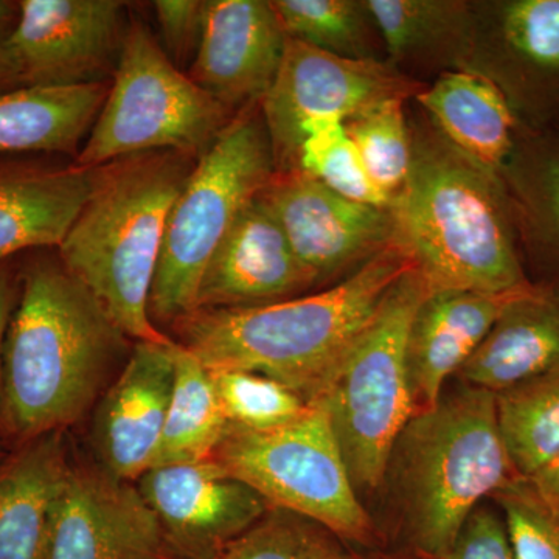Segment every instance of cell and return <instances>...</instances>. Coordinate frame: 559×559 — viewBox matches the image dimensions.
<instances>
[{
  "label": "cell",
  "mask_w": 559,
  "mask_h": 559,
  "mask_svg": "<svg viewBox=\"0 0 559 559\" xmlns=\"http://www.w3.org/2000/svg\"><path fill=\"white\" fill-rule=\"evenodd\" d=\"M414 267L395 241L322 293L193 312L178 322L180 345L210 371L263 374L308 404L320 403L389 290Z\"/></svg>",
  "instance_id": "cell-1"
},
{
  "label": "cell",
  "mask_w": 559,
  "mask_h": 559,
  "mask_svg": "<svg viewBox=\"0 0 559 559\" xmlns=\"http://www.w3.org/2000/svg\"><path fill=\"white\" fill-rule=\"evenodd\" d=\"M412 130V164L393 197L396 241L429 290L507 293L530 285L502 179L441 138Z\"/></svg>",
  "instance_id": "cell-2"
},
{
  "label": "cell",
  "mask_w": 559,
  "mask_h": 559,
  "mask_svg": "<svg viewBox=\"0 0 559 559\" xmlns=\"http://www.w3.org/2000/svg\"><path fill=\"white\" fill-rule=\"evenodd\" d=\"M124 337L62 264L36 263L25 274L3 344L0 421L25 441L79 421Z\"/></svg>",
  "instance_id": "cell-3"
},
{
  "label": "cell",
  "mask_w": 559,
  "mask_h": 559,
  "mask_svg": "<svg viewBox=\"0 0 559 559\" xmlns=\"http://www.w3.org/2000/svg\"><path fill=\"white\" fill-rule=\"evenodd\" d=\"M186 154L154 151L103 165L97 187L60 245L61 264L127 337L170 344L150 296L168 216L190 173Z\"/></svg>",
  "instance_id": "cell-4"
},
{
  "label": "cell",
  "mask_w": 559,
  "mask_h": 559,
  "mask_svg": "<svg viewBox=\"0 0 559 559\" xmlns=\"http://www.w3.org/2000/svg\"><path fill=\"white\" fill-rule=\"evenodd\" d=\"M407 538L423 559H440L481 500L521 479L500 433L496 395L469 388L414 415L390 454L388 476Z\"/></svg>",
  "instance_id": "cell-5"
},
{
  "label": "cell",
  "mask_w": 559,
  "mask_h": 559,
  "mask_svg": "<svg viewBox=\"0 0 559 559\" xmlns=\"http://www.w3.org/2000/svg\"><path fill=\"white\" fill-rule=\"evenodd\" d=\"M253 106L234 117L201 154L173 205L151 288L154 319L180 322L197 311L213 253L277 173L260 106Z\"/></svg>",
  "instance_id": "cell-6"
},
{
  "label": "cell",
  "mask_w": 559,
  "mask_h": 559,
  "mask_svg": "<svg viewBox=\"0 0 559 559\" xmlns=\"http://www.w3.org/2000/svg\"><path fill=\"white\" fill-rule=\"evenodd\" d=\"M428 293L417 267L393 285L319 403L329 412L359 495L385 484L393 444L415 415L407 378V334Z\"/></svg>",
  "instance_id": "cell-7"
},
{
  "label": "cell",
  "mask_w": 559,
  "mask_h": 559,
  "mask_svg": "<svg viewBox=\"0 0 559 559\" xmlns=\"http://www.w3.org/2000/svg\"><path fill=\"white\" fill-rule=\"evenodd\" d=\"M230 112L175 68L145 25L132 22L76 165L98 168L154 151L204 154Z\"/></svg>",
  "instance_id": "cell-8"
},
{
  "label": "cell",
  "mask_w": 559,
  "mask_h": 559,
  "mask_svg": "<svg viewBox=\"0 0 559 559\" xmlns=\"http://www.w3.org/2000/svg\"><path fill=\"white\" fill-rule=\"evenodd\" d=\"M271 507L307 518L341 540L371 546L374 525L322 404L280 428L230 426L212 457Z\"/></svg>",
  "instance_id": "cell-9"
},
{
  "label": "cell",
  "mask_w": 559,
  "mask_h": 559,
  "mask_svg": "<svg viewBox=\"0 0 559 559\" xmlns=\"http://www.w3.org/2000/svg\"><path fill=\"white\" fill-rule=\"evenodd\" d=\"M425 87L389 61L347 60L286 39L277 75L260 102L277 173L297 170L301 131L311 121H345L384 100L415 98Z\"/></svg>",
  "instance_id": "cell-10"
},
{
  "label": "cell",
  "mask_w": 559,
  "mask_h": 559,
  "mask_svg": "<svg viewBox=\"0 0 559 559\" xmlns=\"http://www.w3.org/2000/svg\"><path fill=\"white\" fill-rule=\"evenodd\" d=\"M474 3L466 68L491 81L521 130L559 121V0Z\"/></svg>",
  "instance_id": "cell-11"
},
{
  "label": "cell",
  "mask_w": 559,
  "mask_h": 559,
  "mask_svg": "<svg viewBox=\"0 0 559 559\" xmlns=\"http://www.w3.org/2000/svg\"><path fill=\"white\" fill-rule=\"evenodd\" d=\"M5 40L11 87L102 83L123 46L119 0H22Z\"/></svg>",
  "instance_id": "cell-12"
},
{
  "label": "cell",
  "mask_w": 559,
  "mask_h": 559,
  "mask_svg": "<svg viewBox=\"0 0 559 559\" xmlns=\"http://www.w3.org/2000/svg\"><path fill=\"white\" fill-rule=\"evenodd\" d=\"M260 198L319 283L352 274L396 241L390 205L347 200L300 170L275 173Z\"/></svg>",
  "instance_id": "cell-13"
},
{
  "label": "cell",
  "mask_w": 559,
  "mask_h": 559,
  "mask_svg": "<svg viewBox=\"0 0 559 559\" xmlns=\"http://www.w3.org/2000/svg\"><path fill=\"white\" fill-rule=\"evenodd\" d=\"M44 559H178L130 481L72 468L55 503Z\"/></svg>",
  "instance_id": "cell-14"
},
{
  "label": "cell",
  "mask_w": 559,
  "mask_h": 559,
  "mask_svg": "<svg viewBox=\"0 0 559 559\" xmlns=\"http://www.w3.org/2000/svg\"><path fill=\"white\" fill-rule=\"evenodd\" d=\"M139 491L178 559H218L271 509L212 459L150 469Z\"/></svg>",
  "instance_id": "cell-15"
},
{
  "label": "cell",
  "mask_w": 559,
  "mask_h": 559,
  "mask_svg": "<svg viewBox=\"0 0 559 559\" xmlns=\"http://www.w3.org/2000/svg\"><path fill=\"white\" fill-rule=\"evenodd\" d=\"M318 283V275L296 255L278 221L257 197L209 261L198 289L197 311L278 304Z\"/></svg>",
  "instance_id": "cell-16"
},
{
  "label": "cell",
  "mask_w": 559,
  "mask_h": 559,
  "mask_svg": "<svg viewBox=\"0 0 559 559\" xmlns=\"http://www.w3.org/2000/svg\"><path fill=\"white\" fill-rule=\"evenodd\" d=\"M271 2L207 0L190 79L229 110L260 105L286 46Z\"/></svg>",
  "instance_id": "cell-17"
},
{
  "label": "cell",
  "mask_w": 559,
  "mask_h": 559,
  "mask_svg": "<svg viewBox=\"0 0 559 559\" xmlns=\"http://www.w3.org/2000/svg\"><path fill=\"white\" fill-rule=\"evenodd\" d=\"M175 344L135 342L95 411L94 448L116 479L139 480L156 462L175 385Z\"/></svg>",
  "instance_id": "cell-18"
},
{
  "label": "cell",
  "mask_w": 559,
  "mask_h": 559,
  "mask_svg": "<svg viewBox=\"0 0 559 559\" xmlns=\"http://www.w3.org/2000/svg\"><path fill=\"white\" fill-rule=\"evenodd\" d=\"M530 285L496 294L429 290L407 334V378L415 415L439 404L444 382L457 377L502 311Z\"/></svg>",
  "instance_id": "cell-19"
},
{
  "label": "cell",
  "mask_w": 559,
  "mask_h": 559,
  "mask_svg": "<svg viewBox=\"0 0 559 559\" xmlns=\"http://www.w3.org/2000/svg\"><path fill=\"white\" fill-rule=\"evenodd\" d=\"M559 367V283H532L496 320L457 377L503 392Z\"/></svg>",
  "instance_id": "cell-20"
},
{
  "label": "cell",
  "mask_w": 559,
  "mask_h": 559,
  "mask_svg": "<svg viewBox=\"0 0 559 559\" xmlns=\"http://www.w3.org/2000/svg\"><path fill=\"white\" fill-rule=\"evenodd\" d=\"M500 179L525 271L539 272L536 283H559V121L543 130L520 128Z\"/></svg>",
  "instance_id": "cell-21"
},
{
  "label": "cell",
  "mask_w": 559,
  "mask_h": 559,
  "mask_svg": "<svg viewBox=\"0 0 559 559\" xmlns=\"http://www.w3.org/2000/svg\"><path fill=\"white\" fill-rule=\"evenodd\" d=\"M102 167L0 170V263L31 248L58 246L90 201Z\"/></svg>",
  "instance_id": "cell-22"
},
{
  "label": "cell",
  "mask_w": 559,
  "mask_h": 559,
  "mask_svg": "<svg viewBox=\"0 0 559 559\" xmlns=\"http://www.w3.org/2000/svg\"><path fill=\"white\" fill-rule=\"evenodd\" d=\"M415 100L441 138L500 178L520 123L491 81L469 70H450L440 73Z\"/></svg>",
  "instance_id": "cell-23"
},
{
  "label": "cell",
  "mask_w": 559,
  "mask_h": 559,
  "mask_svg": "<svg viewBox=\"0 0 559 559\" xmlns=\"http://www.w3.org/2000/svg\"><path fill=\"white\" fill-rule=\"evenodd\" d=\"M69 469L60 432L28 441L0 465V559H44Z\"/></svg>",
  "instance_id": "cell-24"
},
{
  "label": "cell",
  "mask_w": 559,
  "mask_h": 559,
  "mask_svg": "<svg viewBox=\"0 0 559 559\" xmlns=\"http://www.w3.org/2000/svg\"><path fill=\"white\" fill-rule=\"evenodd\" d=\"M390 64L463 70L474 36V3L465 0H366ZM441 72V73H443Z\"/></svg>",
  "instance_id": "cell-25"
},
{
  "label": "cell",
  "mask_w": 559,
  "mask_h": 559,
  "mask_svg": "<svg viewBox=\"0 0 559 559\" xmlns=\"http://www.w3.org/2000/svg\"><path fill=\"white\" fill-rule=\"evenodd\" d=\"M108 91L103 81L0 91V153H73L90 135Z\"/></svg>",
  "instance_id": "cell-26"
},
{
  "label": "cell",
  "mask_w": 559,
  "mask_h": 559,
  "mask_svg": "<svg viewBox=\"0 0 559 559\" xmlns=\"http://www.w3.org/2000/svg\"><path fill=\"white\" fill-rule=\"evenodd\" d=\"M173 355L175 385L153 468L212 459L230 429L210 371L180 344Z\"/></svg>",
  "instance_id": "cell-27"
},
{
  "label": "cell",
  "mask_w": 559,
  "mask_h": 559,
  "mask_svg": "<svg viewBox=\"0 0 559 559\" xmlns=\"http://www.w3.org/2000/svg\"><path fill=\"white\" fill-rule=\"evenodd\" d=\"M503 443L521 479L559 452V367L496 393Z\"/></svg>",
  "instance_id": "cell-28"
},
{
  "label": "cell",
  "mask_w": 559,
  "mask_h": 559,
  "mask_svg": "<svg viewBox=\"0 0 559 559\" xmlns=\"http://www.w3.org/2000/svg\"><path fill=\"white\" fill-rule=\"evenodd\" d=\"M271 5L288 38L347 60L388 61L366 0H274Z\"/></svg>",
  "instance_id": "cell-29"
},
{
  "label": "cell",
  "mask_w": 559,
  "mask_h": 559,
  "mask_svg": "<svg viewBox=\"0 0 559 559\" xmlns=\"http://www.w3.org/2000/svg\"><path fill=\"white\" fill-rule=\"evenodd\" d=\"M297 170L347 200L378 207H389L392 202L370 178L342 120H316L304 128Z\"/></svg>",
  "instance_id": "cell-30"
},
{
  "label": "cell",
  "mask_w": 559,
  "mask_h": 559,
  "mask_svg": "<svg viewBox=\"0 0 559 559\" xmlns=\"http://www.w3.org/2000/svg\"><path fill=\"white\" fill-rule=\"evenodd\" d=\"M406 102L384 100L344 121L370 178L390 200L403 189L411 170L412 130L404 112Z\"/></svg>",
  "instance_id": "cell-31"
},
{
  "label": "cell",
  "mask_w": 559,
  "mask_h": 559,
  "mask_svg": "<svg viewBox=\"0 0 559 559\" xmlns=\"http://www.w3.org/2000/svg\"><path fill=\"white\" fill-rule=\"evenodd\" d=\"M340 540L307 518L271 507L218 559H352Z\"/></svg>",
  "instance_id": "cell-32"
},
{
  "label": "cell",
  "mask_w": 559,
  "mask_h": 559,
  "mask_svg": "<svg viewBox=\"0 0 559 559\" xmlns=\"http://www.w3.org/2000/svg\"><path fill=\"white\" fill-rule=\"evenodd\" d=\"M210 374L224 415L235 428H280L296 421L311 406L286 385L263 374L241 370L210 371Z\"/></svg>",
  "instance_id": "cell-33"
},
{
  "label": "cell",
  "mask_w": 559,
  "mask_h": 559,
  "mask_svg": "<svg viewBox=\"0 0 559 559\" xmlns=\"http://www.w3.org/2000/svg\"><path fill=\"white\" fill-rule=\"evenodd\" d=\"M514 559H559V513L547 507L525 479L510 481L492 495Z\"/></svg>",
  "instance_id": "cell-34"
},
{
  "label": "cell",
  "mask_w": 559,
  "mask_h": 559,
  "mask_svg": "<svg viewBox=\"0 0 559 559\" xmlns=\"http://www.w3.org/2000/svg\"><path fill=\"white\" fill-rule=\"evenodd\" d=\"M440 559H514L502 514L477 507Z\"/></svg>",
  "instance_id": "cell-35"
},
{
  "label": "cell",
  "mask_w": 559,
  "mask_h": 559,
  "mask_svg": "<svg viewBox=\"0 0 559 559\" xmlns=\"http://www.w3.org/2000/svg\"><path fill=\"white\" fill-rule=\"evenodd\" d=\"M207 0H157L153 3L162 38L176 58L200 46Z\"/></svg>",
  "instance_id": "cell-36"
},
{
  "label": "cell",
  "mask_w": 559,
  "mask_h": 559,
  "mask_svg": "<svg viewBox=\"0 0 559 559\" xmlns=\"http://www.w3.org/2000/svg\"><path fill=\"white\" fill-rule=\"evenodd\" d=\"M525 480L547 507L559 513V452L538 473Z\"/></svg>",
  "instance_id": "cell-37"
},
{
  "label": "cell",
  "mask_w": 559,
  "mask_h": 559,
  "mask_svg": "<svg viewBox=\"0 0 559 559\" xmlns=\"http://www.w3.org/2000/svg\"><path fill=\"white\" fill-rule=\"evenodd\" d=\"M11 305H13V288H11L9 272L0 267V414H2L3 344H5L7 330L10 325Z\"/></svg>",
  "instance_id": "cell-38"
},
{
  "label": "cell",
  "mask_w": 559,
  "mask_h": 559,
  "mask_svg": "<svg viewBox=\"0 0 559 559\" xmlns=\"http://www.w3.org/2000/svg\"><path fill=\"white\" fill-rule=\"evenodd\" d=\"M16 3L0 0V91H10L11 87L9 72L5 64V40L9 38L11 28L17 17Z\"/></svg>",
  "instance_id": "cell-39"
},
{
  "label": "cell",
  "mask_w": 559,
  "mask_h": 559,
  "mask_svg": "<svg viewBox=\"0 0 559 559\" xmlns=\"http://www.w3.org/2000/svg\"><path fill=\"white\" fill-rule=\"evenodd\" d=\"M352 559H355V558H352Z\"/></svg>",
  "instance_id": "cell-40"
}]
</instances>
